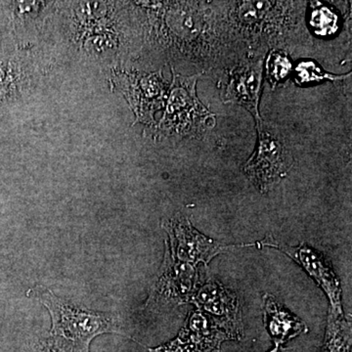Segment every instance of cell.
<instances>
[{"label": "cell", "instance_id": "4fadbf2b", "mask_svg": "<svg viewBox=\"0 0 352 352\" xmlns=\"http://www.w3.org/2000/svg\"><path fill=\"white\" fill-rule=\"evenodd\" d=\"M298 78L296 80L303 85V83L312 82H321L323 80H337L340 76H333L330 74L324 73L323 71L316 64L311 61L300 62L296 68Z\"/></svg>", "mask_w": 352, "mask_h": 352}, {"label": "cell", "instance_id": "6da1fadb", "mask_svg": "<svg viewBox=\"0 0 352 352\" xmlns=\"http://www.w3.org/2000/svg\"><path fill=\"white\" fill-rule=\"evenodd\" d=\"M43 303L51 317L50 336L68 340L76 351L89 352L95 338L103 333H120L113 325L112 315L76 307L51 291L43 294Z\"/></svg>", "mask_w": 352, "mask_h": 352}, {"label": "cell", "instance_id": "ba28073f", "mask_svg": "<svg viewBox=\"0 0 352 352\" xmlns=\"http://www.w3.org/2000/svg\"><path fill=\"white\" fill-rule=\"evenodd\" d=\"M178 336L192 352H220L224 342L233 340L219 321L200 310L190 312Z\"/></svg>", "mask_w": 352, "mask_h": 352}, {"label": "cell", "instance_id": "5b68a950", "mask_svg": "<svg viewBox=\"0 0 352 352\" xmlns=\"http://www.w3.org/2000/svg\"><path fill=\"white\" fill-rule=\"evenodd\" d=\"M191 303L219 322L233 340L243 338L242 310L239 296L214 279L197 288Z\"/></svg>", "mask_w": 352, "mask_h": 352}, {"label": "cell", "instance_id": "8fae6325", "mask_svg": "<svg viewBox=\"0 0 352 352\" xmlns=\"http://www.w3.org/2000/svg\"><path fill=\"white\" fill-rule=\"evenodd\" d=\"M351 322L329 312L322 352H351Z\"/></svg>", "mask_w": 352, "mask_h": 352}, {"label": "cell", "instance_id": "277c9868", "mask_svg": "<svg viewBox=\"0 0 352 352\" xmlns=\"http://www.w3.org/2000/svg\"><path fill=\"white\" fill-rule=\"evenodd\" d=\"M170 235V252L173 258L182 263H204L206 266L215 256L238 245H224L208 238L192 226L184 217H175L166 227Z\"/></svg>", "mask_w": 352, "mask_h": 352}, {"label": "cell", "instance_id": "30bf717a", "mask_svg": "<svg viewBox=\"0 0 352 352\" xmlns=\"http://www.w3.org/2000/svg\"><path fill=\"white\" fill-rule=\"evenodd\" d=\"M263 316L264 325L277 347L300 333L308 332L305 322L292 314L268 294L263 296Z\"/></svg>", "mask_w": 352, "mask_h": 352}, {"label": "cell", "instance_id": "7c38bea8", "mask_svg": "<svg viewBox=\"0 0 352 352\" xmlns=\"http://www.w3.org/2000/svg\"><path fill=\"white\" fill-rule=\"evenodd\" d=\"M310 25L318 36H330L338 30V17L328 7L318 6L310 16Z\"/></svg>", "mask_w": 352, "mask_h": 352}, {"label": "cell", "instance_id": "9a60e30c", "mask_svg": "<svg viewBox=\"0 0 352 352\" xmlns=\"http://www.w3.org/2000/svg\"><path fill=\"white\" fill-rule=\"evenodd\" d=\"M148 351L149 352H192L188 344L179 336H177L175 340L168 342V344L155 347V349H148Z\"/></svg>", "mask_w": 352, "mask_h": 352}, {"label": "cell", "instance_id": "5bb4252c", "mask_svg": "<svg viewBox=\"0 0 352 352\" xmlns=\"http://www.w3.org/2000/svg\"><path fill=\"white\" fill-rule=\"evenodd\" d=\"M292 65L286 55L281 53H276L271 57L268 72L271 78H274L276 82L281 80L285 76H288L291 71Z\"/></svg>", "mask_w": 352, "mask_h": 352}, {"label": "cell", "instance_id": "2e32d148", "mask_svg": "<svg viewBox=\"0 0 352 352\" xmlns=\"http://www.w3.org/2000/svg\"><path fill=\"white\" fill-rule=\"evenodd\" d=\"M34 352H68L62 344H57L56 342H48L38 347Z\"/></svg>", "mask_w": 352, "mask_h": 352}, {"label": "cell", "instance_id": "52a82bcc", "mask_svg": "<svg viewBox=\"0 0 352 352\" xmlns=\"http://www.w3.org/2000/svg\"><path fill=\"white\" fill-rule=\"evenodd\" d=\"M263 60L241 65L230 73L224 102L238 104L254 116L256 124L261 122L258 104L263 85Z\"/></svg>", "mask_w": 352, "mask_h": 352}, {"label": "cell", "instance_id": "8992f818", "mask_svg": "<svg viewBox=\"0 0 352 352\" xmlns=\"http://www.w3.org/2000/svg\"><path fill=\"white\" fill-rule=\"evenodd\" d=\"M198 285L196 266L173 258L166 250L163 272L151 298L179 305L191 302Z\"/></svg>", "mask_w": 352, "mask_h": 352}, {"label": "cell", "instance_id": "7a4b0ae2", "mask_svg": "<svg viewBox=\"0 0 352 352\" xmlns=\"http://www.w3.org/2000/svg\"><path fill=\"white\" fill-rule=\"evenodd\" d=\"M256 129L258 145L243 170L261 193H266L286 176L292 166V157L278 134L268 129L263 120L256 124Z\"/></svg>", "mask_w": 352, "mask_h": 352}, {"label": "cell", "instance_id": "e0dca14e", "mask_svg": "<svg viewBox=\"0 0 352 352\" xmlns=\"http://www.w3.org/2000/svg\"><path fill=\"white\" fill-rule=\"evenodd\" d=\"M270 352H287V351H285L283 349H281V346H280V347L275 346V349H272V351H271Z\"/></svg>", "mask_w": 352, "mask_h": 352}, {"label": "cell", "instance_id": "9c48e42d", "mask_svg": "<svg viewBox=\"0 0 352 352\" xmlns=\"http://www.w3.org/2000/svg\"><path fill=\"white\" fill-rule=\"evenodd\" d=\"M197 78L198 76L182 78V82L173 89L171 104L175 108H170V111L177 110V126L182 131H205L208 120H214V116L197 98Z\"/></svg>", "mask_w": 352, "mask_h": 352}, {"label": "cell", "instance_id": "3957f363", "mask_svg": "<svg viewBox=\"0 0 352 352\" xmlns=\"http://www.w3.org/2000/svg\"><path fill=\"white\" fill-rule=\"evenodd\" d=\"M258 248L270 247L279 250L300 264L303 270L307 271L308 275L325 292L330 300L331 307L329 312L338 316H344L342 288L339 278L321 252H317L305 243L298 245H285L283 243L277 242V240L270 235L258 242Z\"/></svg>", "mask_w": 352, "mask_h": 352}]
</instances>
